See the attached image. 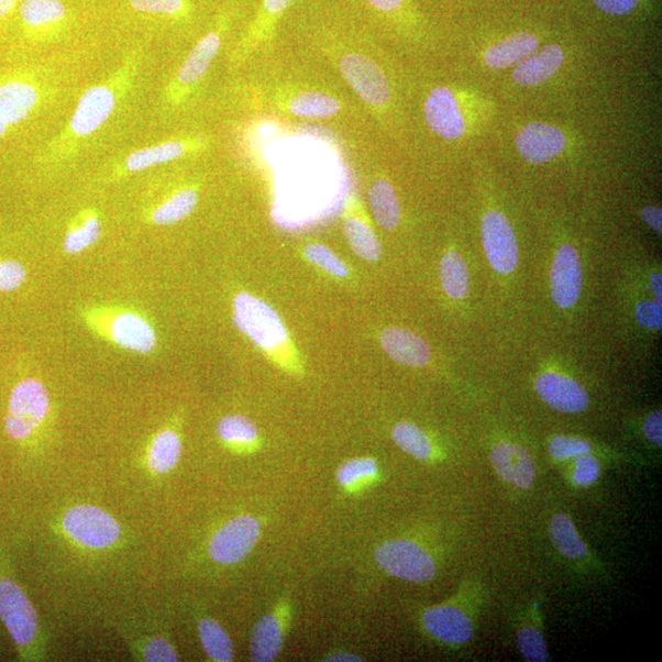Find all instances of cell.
<instances>
[{"instance_id": "6da1fadb", "label": "cell", "mask_w": 662, "mask_h": 662, "mask_svg": "<svg viewBox=\"0 0 662 662\" xmlns=\"http://www.w3.org/2000/svg\"><path fill=\"white\" fill-rule=\"evenodd\" d=\"M295 36L307 55L333 68L373 120L388 125L395 106L393 81L362 23L315 13L298 21Z\"/></svg>"}, {"instance_id": "c3c4849f", "label": "cell", "mask_w": 662, "mask_h": 662, "mask_svg": "<svg viewBox=\"0 0 662 662\" xmlns=\"http://www.w3.org/2000/svg\"><path fill=\"white\" fill-rule=\"evenodd\" d=\"M643 433L651 444L661 446L662 444V413L654 411L650 413L643 423Z\"/></svg>"}, {"instance_id": "d6986e66", "label": "cell", "mask_w": 662, "mask_h": 662, "mask_svg": "<svg viewBox=\"0 0 662 662\" xmlns=\"http://www.w3.org/2000/svg\"><path fill=\"white\" fill-rule=\"evenodd\" d=\"M19 16L26 34L46 38L59 34L69 24V10L63 0H21Z\"/></svg>"}, {"instance_id": "603a6c76", "label": "cell", "mask_w": 662, "mask_h": 662, "mask_svg": "<svg viewBox=\"0 0 662 662\" xmlns=\"http://www.w3.org/2000/svg\"><path fill=\"white\" fill-rule=\"evenodd\" d=\"M109 335L115 345L137 354H148L157 343L152 324L133 312L117 315L109 327Z\"/></svg>"}, {"instance_id": "d6a6232c", "label": "cell", "mask_w": 662, "mask_h": 662, "mask_svg": "<svg viewBox=\"0 0 662 662\" xmlns=\"http://www.w3.org/2000/svg\"><path fill=\"white\" fill-rule=\"evenodd\" d=\"M199 194L194 187H185L167 197L152 212V221L158 227L175 225L184 221L198 207Z\"/></svg>"}, {"instance_id": "f1b7e54d", "label": "cell", "mask_w": 662, "mask_h": 662, "mask_svg": "<svg viewBox=\"0 0 662 662\" xmlns=\"http://www.w3.org/2000/svg\"><path fill=\"white\" fill-rule=\"evenodd\" d=\"M516 640L519 653L526 661H549V649L542 631L541 610L538 603H533L529 610L521 616Z\"/></svg>"}, {"instance_id": "7402d4cb", "label": "cell", "mask_w": 662, "mask_h": 662, "mask_svg": "<svg viewBox=\"0 0 662 662\" xmlns=\"http://www.w3.org/2000/svg\"><path fill=\"white\" fill-rule=\"evenodd\" d=\"M567 145L563 132L547 123H529L517 135L518 152L526 162L540 165L561 155Z\"/></svg>"}, {"instance_id": "bcb514c9", "label": "cell", "mask_w": 662, "mask_h": 662, "mask_svg": "<svg viewBox=\"0 0 662 662\" xmlns=\"http://www.w3.org/2000/svg\"><path fill=\"white\" fill-rule=\"evenodd\" d=\"M661 304L658 301H643L637 306L636 317L638 323L647 329L661 330Z\"/></svg>"}, {"instance_id": "f6af8a7d", "label": "cell", "mask_w": 662, "mask_h": 662, "mask_svg": "<svg viewBox=\"0 0 662 662\" xmlns=\"http://www.w3.org/2000/svg\"><path fill=\"white\" fill-rule=\"evenodd\" d=\"M27 277L25 266L16 261H0V293H13Z\"/></svg>"}, {"instance_id": "ab89813d", "label": "cell", "mask_w": 662, "mask_h": 662, "mask_svg": "<svg viewBox=\"0 0 662 662\" xmlns=\"http://www.w3.org/2000/svg\"><path fill=\"white\" fill-rule=\"evenodd\" d=\"M603 475V463L595 454L576 456L565 468V478L575 488H591Z\"/></svg>"}, {"instance_id": "8fae6325", "label": "cell", "mask_w": 662, "mask_h": 662, "mask_svg": "<svg viewBox=\"0 0 662 662\" xmlns=\"http://www.w3.org/2000/svg\"><path fill=\"white\" fill-rule=\"evenodd\" d=\"M213 146V136L207 133H186L162 143L137 148L124 158L122 169L128 174L143 173L148 168L178 159L205 155Z\"/></svg>"}, {"instance_id": "2e32d148", "label": "cell", "mask_w": 662, "mask_h": 662, "mask_svg": "<svg viewBox=\"0 0 662 662\" xmlns=\"http://www.w3.org/2000/svg\"><path fill=\"white\" fill-rule=\"evenodd\" d=\"M490 465L505 484L521 490L531 489L537 482V464L526 446L498 442L489 452Z\"/></svg>"}, {"instance_id": "f35d334b", "label": "cell", "mask_w": 662, "mask_h": 662, "mask_svg": "<svg viewBox=\"0 0 662 662\" xmlns=\"http://www.w3.org/2000/svg\"><path fill=\"white\" fill-rule=\"evenodd\" d=\"M101 234V221L95 212H90L67 232L63 241V249L68 254H79L98 242Z\"/></svg>"}, {"instance_id": "30bf717a", "label": "cell", "mask_w": 662, "mask_h": 662, "mask_svg": "<svg viewBox=\"0 0 662 662\" xmlns=\"http://www.w3.org/2000/svg\"><path fill=\"white\" fill-rule=\"evenodd\" d=\"M63 529L71 540L88 550L111 549L122 537L119 521L110 512L90 505L70 508L64 515Z\"/></svg>"}, {"instance_id": "4316f807", "label": "cell", "mask_w": 662, "mask_h": 662, "mask_svg": "<svg viewBox=\"0 0 662 662\" xmlns=\"http://www.w3.org/2000/svg\"><path fill=\"white\" fill-rule=\"evenodd\" d=\"M549 536L553 548L563 559L575 563H587L592 560L589 548L569 512L559 511L551 517Z\"/></svg>"}, {"instance_id": "7bdbcfd3", "label": "cell", "mask_w": 662, "mask_h": 662, "mask_svg": "<svg viewBox=\"0 0 662 662\" xmlns=\"http://www.w3.org/2000/svg\"><path fill=\"white\" fill-rule=\"evenodd\" d=\"M135 657L148 662L178 661L179 655L173 643L164 637H145L144 642L136 646Z\"/></svg>"}, {"instance_id": "8992f818", "label": "cell", "mask_w": 662, "mask_h": 662, "mask_svg": "<svg viewBox=\"0 0 662 662\" xmlns=\"http://www.w3.org/2000/svg\"><path fill=\"white\" fill-rule=\"evenodd\" d=\"M297 2L298 0H262L229 53L230 71L247 68L253 60L269 56L274 52L277 30Z\"/></svg>"}, {"instance_id": "8d00e7d4", "label": "cell", "mask_w": 662, "mask_h": 662, "mask_svg": "<svg viewBox=\"0 0 662 662\" xmlns=\"http://www.w3.org/2000/svg\"><path fill=\"white\" fill-rule=\"evenodd\" d=\"M198 633L202 648L210 660L216 662H230L234 658L231 637L216 619L201 618L198 624Z\"/></svg>"}, {"instance_id": "9a60e30c", "label": "cell", "mask_w": 662, "mask_h": 662, "mask_svg": "<svg viewBox=\"0 0 662 662\" xmlns=\"http://www.w3.org/2000/svg\"><path fill=\"white\" fill-rule=\"evenodd\" d=\"M427 126L445 141H457L466 132L465 117L455 92L446 87H437L427 96L423 104Z\"/></svg>"}, {"instance_id": "e575fe53", "label": "cell", "mask_w": 662, "mask_h": 662, "mask_svg": "<svg viewBox=\"0 0 662 662\" xmlns=\"http://www.w3.org/2000/svg\"><path fill=\"white\" fill-rule=\"evenodd\" d=\"M181 457V442L173 430H164L154 437L147 453L148 467L155 474L164 475L173 472Z\"/></svg>"}, {"instance_id": "b9f144b4", "label": "cell", "mask_w": 662, "mask_h": 662, "mask_svg": "<svg viewBox=\"0 0 662 662\" xmlns=\"http://www.w3.org/2000/svg\"><path fill=\"white\" fill-rule=\"evenodd\" d=\"M361 16L373 20H397L407 7V0H347Z\"/></svg>"}, {"instance_id": "83f0119b", "label": "cell", "mask_w": 662, "mask_h": 662, "mask_svg": "<svg viewBox=\"0 0 662 662\" xmlns=\"http://www.w3.org/2000/svg\"><path fill=\"white\" fill-rule=\"evenodd\" d=\"M128 4L136 14L169 25L189 27L195 24L196 9L191 0H128Z\"/></svg>"}, {"instance_id": "9c48e42d", "label": "cell", "mask_w": 662, "mask_h": 662, "mask_svg": "<svg viewBox=\"0 0 662 662\" xmlns=\"http://www.w3.org/2000/svg\"><path fill=\"white\" fill-rule=\"evenodd\" d=\"M49 411V394L44 383L26 378L10 394L5 432L15 442H25L45 422Z\"/></svg>"}, {"instance_id": "7dc6e473", "label": "cell", "mask_w": 662, "mask_h": 662, "mask_svg": "<svg viewBox=\"0 0 662 662\" xmlns=\"http://www.w3.org/2000/svg\"><path fill=\"white\" fill-rule=\"evenodd\" d=\"M639 0H594L597 8L613 15H626L631 13Z\"/></svg>"}, {"instance_id": "ee69618b", "label": "cell", "mask_w": 662, "mask_h": 662, "mask_svg": "<svg viewBox=\"0 0 662 662\" xmlns=\"http://www.w3.org/2000/svg\"><path fill=\"white\" fill-rule=\"evenodd\" d=\"M306 258L336 277H347L350 271L347 265L339 256L322 243H311L305 249Z\"/></svg>"}, {"instance_id": "f5cc1de1", "label": "cell", "mask_w": 662, "mask_h": 662, "mask_svg": "<svg viewBox=\"0 0 662 662\" xmlns=\"http://www.w3.org/2000/svg\"><path fill=\"white\" fill-rule=\"evenodd\" d=\"M661 274L651 275V288H653V293L658 298V302L661 304Z\"/></svg>"}, {"instance_id": "277c9868", "label": "cell", "mask_w": 662, "mask_h": 662, "mask_svg": "<svg viewBox=\"0 0 662 662\" xmlns=\"http://www.w3.org/2000/svg\"><path fill=\"white\" fill-rule=\"evenodd\" d=\"M236 16L238 9L233 4L221 8L209 29L190 48L164 90L163 100L168 110L184 109L195 100L225 45Z\"/></svg>"}, {"instance_id": "f907efd6", "label": "cell", "mask_w": 662, "mask_h": 662, "mask_svg": "<svg viewBox=\"0 0 662 662\" xmlns=\"http://www.w3.org/2000/svg\"><path fill=\"white\" fill-rule=\"evenodd\" d=\"M20 0H0V23L13 14Z\"/></svg>"}, {"instance_id": "4fadbf2b", "label": "cell", "mask_w": 662, "mask_h": 662, "mask_svg": "<svg viewBox=\"0 0 662 662\" xmlns=\"http://www.w3.org/2000/svg\"><path fill=\"white\" fill-rule=\"evenodd\" d=\"M262 536L258 519L250 515L233 517L210 539L209 554L213 562L234 565L247 559Z\"/></svg>"}, {"instance_id": "ba28073f", "label": "cell", "mask_w": 662, "mask_h": 662, "mask_svg": "<svg viewBox=\"0 0 662 662\" xmlns=\"http://www.w3.org/2000/svg\"><path fill=\"white\" fill-rule=\"evenodd\" d=\"M375 560L383 572L405 582L429 583L438 573L433 553L421 542L411 539L382 542L375 551Z\"/></svg>"}, {"instance_id": "f546056e", "label": "cell", "mask_w": 662, "mask_h": 662, "mask_svg": "<svg viewBox=\"0 0 662 662\" xmlns=\"http://www.w3.org/2000/svg\"><path fill=\"white\" fill-rule=\"evenodd\" d=\"M539 49V38L530 32H519L490 46L485 53V62L489 68L506 69Z\"/></svg>"}, {"instance_id": "e0dca14e", "label": "cell", "mask_w": 662, "mask_h": 662, "mask_svg": "<svg viewBox=\"0 0 662 662\" xmlns=\"http://www.w3.org/2000/svg\"><path fill=\"white\" fill-rule=\"evenodd\" d=\"M291 621V606L280 602L263 616L252 629L250 654L255 662H272L280 655L287 628Z\"/></svg>"}, {"instance_id": "ffe728a7", "label": "cell", "mask_w": 662, "mask_h": 662, "mask_svg": "<svg viewBox=\"0 0 662 662\" xmlns=\"http://www.w3.org/2000/svg\"><path fill=\"white\" fill-rule=\"evenodd\" d=\"M539 397L563 413H581L589 407V395L578 382L556 372L542 373L536 380Z\"/></svg>"}, {"instance_id": "5b68a950", "label": "cell", "mask_w": 662, "mask_h": 662, "mask_svg": "<svg viewBox=\"0 0 662 662\" xmlns=\"http://www.w3.org/2000/svg\"><path fill=\"white\" fill-rule=\"evenodd\" d=\"M484 599L482 584L464 583L452 599L423 608L420 624L424 633L446 648L465 647L475 636Z\"/></svg>"}, {"instance_id": "681fc988", "label": "cell", "mask_w": 662, "mask_h": 662, "mask_svg": "<svg viewBox=\"0 0 662 662\" xmlns=\"http://www.w3.org/2000/svg\"><path fill=\"white\" fill-rule=\"evenodd\" d=\"M642 219L651 229L661 234L662 231V212L660 208L647 207L642 210Z\"/></svg>"}, {"instance_id": "4dcf8cb0", "label": "cell", "mask_w": 662, "mask_h": 662, "mask_svg": "<svg viewBox=\"0 0 662 662\" xmlns=\"http://www.w3.org/2000/svg\"><path fill=\"white\" fill-rule=\"evenodd\" d=\"M368 200L373 218L386 231L398 228L401 220L400 202L390 181L377 178L368 189Z\"/></svg>"}, {"instance_id": "d4e9b609", "label": "cell", "mask_w": 662, "mask_h": 662, "mask_svg": "<svg viewBox=\"0 0 662 662\" xmlns=\"http://www.w3.org/2000/svg\"><path fill=\"white\" fill-rule=\"evenodd\" d=\"M40 92L25 80H9L0 85V115L9 126L19 124L35 111Z\"/></svg>"}, {"instance_id": "60d3db41", "label": "cell", "mask_w": 662, "mask_h": 662, "mask_svg": "<svg viewBox=\"0 0 662 662\" xmlns=\"http://www.w3.org/2000/svg\"><path fill=\"white\" fill-rule=\"evenodd\" d=\"M548 452L552 461L569 463L576 456L595 454V448L592 442L584 440V438L556 434L551 438Z\"/></svg>"}, {"instance_id": "836d02e7", "label": "cell", "mask_w": 662, "mask_h": 662, "mask_svg": "<svg viewBox=\"0 0 662 662\" xmlns=\"http://www.w3.org/2000/svg\"><path fill=\"white\" fill-rule=\"evenodd\" d=\"M217 433L223 443L233 450L251 452L260 442V432L252 420L243 415H228L217 426Z\"/></svg>"}, {"instance_id": "5bb4252c", "label": "cell", "mask_w": 662, "mask_h": 662, "mask_svg": "<svg viewBox=\"0 0 662 662\" xmlns=\"http://www.w3.org/2000/svg\"><path fill=\"white\" fill-rule=\"evenodd\" d=\"M482 234L487 260L499 274H510L519 263L515 230L505 213L488 211L483 219Z\"/></svg>"}, {"instance_id": "cb8c5ba5", "label": "cell", "mask_w": 662, "mask_h": 662, "mask_svg": "<svg viewBox=\"0 0 662 662\" xmlns=\"http://www.w3.org/2000/svg\"><path fill=\"white\" fill-rule=\"evenodd\" d=\"M380 345L388 356L405 366L422 367L431 358V349L413 331L393 327L383 331Z\"/></svg>"}, {"instance_id": "7a4b0ae2", "label": "cell", "mask_w": 662, "mask_h": 662, "mask_svg": "<svg viewBox=\"0 0 662 662\" xmlns=\"http://www.w3.org/2000/svg\"><path fill=\"white\" fill-rule=\"evenodd\" d=\"M258 60V70L229 88L232 106L243 113L288 122L336 121L355 115L354 106L327 78L274 62L272 53Z\"/></svg>"}, {"instance_id": "816d5d0a", "label": "cell", "mask_w": 662, "mask_h": 662, "mask_svg": "<svg viewBox=\"0 0 662 662\" xmlns=\"http://www.w3.org/2000/svg\"><path fill=\"white\" fill-rule=\"evenodd\" d=\"M327 661L333 662H358L363 661V659L356 654L347 653V651H336L334 654H330Z\"/></svg>"}, {"instance_id": "74e56055", "label": "cell", "mask_w": 662, "mask_h": 662, "mask_svg": "<svg viewBox=\"0 0 662 662\" xmlns=\"http://www.w3.org/2000/svg\"><path fill=\"white\" fill-rule=\"evenodd\" d=\"M440 271L444 293L453 300H464L468 294L470 275L463 256L455 251L445 253Z\"/></svg>"}, {"instance_id": "7c38bea8", "label": "cell", "mask_w": 662, "mask_h": 662, "mask_svg": "<svg viewBox=\"0 0 662 662\" xmlns=\"http://www.w3.org/2000/svg\"><path fill=\"white\" fill-rule=\"evenodd\" d=\"M233 308L234 324L256 345L272 350L285 343L286 328L279 315L268 304L250 294H240L234 298Z\"/></svg>"}, {"instance_id": "ac0fdd59", "label": "cell", "mask_w": 662, "mask_h": 662, "mask_svg": "<svg viewBox=\"0 0 662 662\" xmlns=\"http://www.w3.org/2000/svg\"><path fill=\"white\" fill-rule=\"evenodd\" d=\"M583 271L578 252L564 244L554 255L551 269V295L554 304L569 309L578 302L582 293Z\"/></svg>"}, {"instance_id": "52a82bcc", "label": "cell", "mask_w": 662, "mask_h": 662, "mask_svg": "<svg viewBox=\"0 0 662 662\" xmlns=\"http://www.w3.org/2000/svg\"><path fill=\"white\" fill-rule=\"evenodd\" d=\"M0 619L24 660L40 654L41 628L34 605L0 562Z\"/></svg>"}, {"instance_id": "484cf974", "label": "cell", "mask_w": 662, "mask_h": 662, "mask_svg": "<svg viewBox=\"0 0 662 662\" xmlns=\"http://www.w3.org/2000/svg\"><path fill=\"white\" fill-rule=\"evenodd\" d=\"M564 62V53L558 45H548L521 60L512 70V80L520 87H537L556 74Z\"/></svg>"}, {"instance_id": "44dd1931", "label": "cell", "mask_w": 662, "mask_h": 662, "mask_svg": "<svg viewBox=\"0 0 662 662\" xmlns=\"http://www.w3.org/2000/svg\"><path fill=\"white\" fill-rule=\"evenodd\" d=\"M343 228L352 252L367 262H377L382 255L380 241L355 195H349L344 202Z\"/></svg>"}, {"instance_id": "db71d44e", "label": "cell", "mask_w": 662, "mask_h": 662, "mask_svg": "<svg viewBox=\"0 0 662 662\" xmlns=\"http://www.w3.org/2000/svg\"><path fill=\"white\" fill-rule=\"evenodd\" d=\"M9 125L7 124V122L2 119V115H0V137L4 136L5 133L9 131Z\"/></svg>"}, {"instance_id": "1f68e13d", "label": "cell", "mask_w": 662, "mask_h": 662, "mask_svg": "<svg viewBox=\"0 0 662 662\" xmlns=\"http://www.w3.org/2000/svg\"><path fill=\"white\" fill-rule=\"evenodd\" d=\"M335 476L338 485L354 495L375 485L380 478V468L376 459L355 457L341 464Z\"/></svg>"}, {"instance_id": "d590c367", "label": "cell", "mask_w": 662, "mask_h": 662, "mask_svg": "<svg viewBox=\"0 0 662 662\" xmlns=\"http://www.w3.org/2000/svg\"><path fill=\"white\" fill-rule=\"evenodd\" d=\"M391 438L404 453L409 454L416 461H433L435 454L433 443L419 426L411 422H399L394 426Z\"/></svg>"}, {"instance_id": "3957f363", "label": "cell", "mask_w": 662, "mask_h": 662, "mask_svg": "<svg viewBox=\"0 0 662 662\" xmlns=\"http://www.w3.org/2000/svg\"><path fill=\"white\" fill-rule=\"evenodd\" d=\"M137 58L131 57L104 81L93 85L80 100L64 131L51 144V155H71L109 121L123 93L131 89L136 77Z\"/></svg>"}]
</instances>
